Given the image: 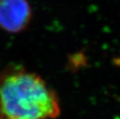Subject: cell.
<instances>
[{
    "mask_svg": "<svg viewBox=\"0 0 120 119\" xmlns=\"http://www.w3.org/2000/svg\"><path fill=\"white\" fill-rule=\"evenodd\" d=\"M58 100L39 76L23 70L0 73V119H50Z\"/></svg>",
    "mask_w": 120,
    "mask_h": 119,
    "instance_id": "1",
    "label": "cell"
},
{
    "mask_svg": "<svg viewBox=\"0 0 120 119\" xmlns=\"http://www.w3.org/2000/svg\"><path fill=\"white\" fill-rule=\"evenodd\" d=\"M30 17L31 10L26 0H0V26L6 31H21Z\"/></svg>",
    "mask_w": 120,
    "mask_h": 119,
    "instance_id": "2",
    "label": "cell"
}]
</instances>
